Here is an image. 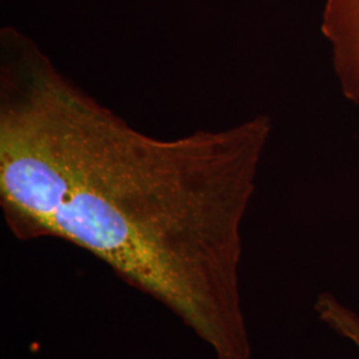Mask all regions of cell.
<instances>
[{
	"label": "cell",
	"instance_id": "obj_3",
	"mask_svg": "<svg viewBox=\"0 0 359 359\" xmlns=\"http://www.w3.org/2000/svg\"><path fill=\"white\" fill-rule=\"evenodd\" d=\"M314 310L318 320L332 332L350 342L359 353V313L347 306L337 295L321 293Z\"/></svg>",
	"mask_w": 359,
	"mask_h": 359
},
{
	"label": "cell",
	"instance_id": "obj_1",
	"mask_svg": "<svg viewBox=\"0 0 359 359\" xmlns=\"http://www.w3.org/2000/svg\"><path fill=\"white\" fill-rule=\"evenodd\" d=\"M269 116L158 139L62 72L34 39L0 29V206L20 241L97 257L216 359H253L240 268L243 221Z\"/></svg>",
	"mask_w": 359,
	"mask_h": 359
},
{
	"label": "cell",
	"instance_id": "obj_2",
	"mask_svg": "<svg viewBox=\"0 0 359 359\" xmlns=\"http://www.w3.org/2000/svg\"><path fill=\"white\" fill-rule=\"evenodd\" d=\"M321 29L342 93L359 108V0H325Z\"/></svg>",
	"mask_w": 359,
	"mask_h": 359
}]
</instances>
